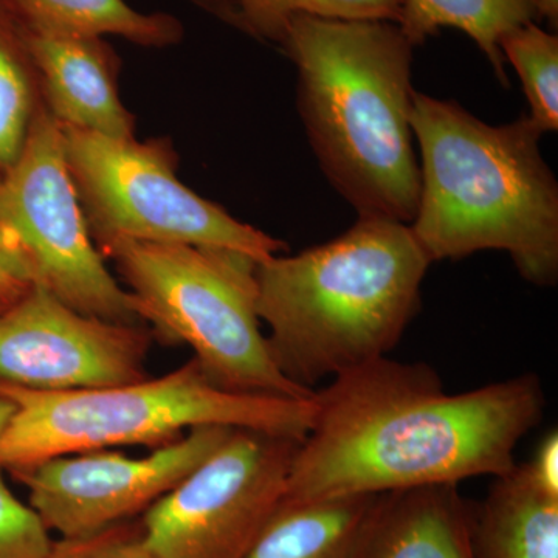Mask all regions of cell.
Segmentation results:
<instances>
[{"instance_id": "cell-1", "label": "cell", "mask_w": 558, "mask_h": 558, "mask_svg": "<svg viewBox=\"0 0 558 558\" xmlns=\"http://www.w3.org/2000/svg\"><path fill=\"white\" fill-rule=\"evenodd\" d=\"M284 499L384 495L506 475L546 409L537 374L450 395L424 362L380 357L315 389Z\"/></svg>"}, {"instance_id": "cell-2", "label": "cell", "mask_w": 558, "mask_h": 558, "mask_svg": "<svg viewBox=\"0 0 558 558\" xmlns=\"http://www.w3.org/2000/svg\"><path fill=\"white\" fill-rule=\"evenodd\" d=\"M319 168L359 218L413 222L421 196L410 113L413 51L399 24L296 16L279 44Z\"/></svg>"}, {"instance_id": "cell-3", "label": "cell", "mask_w": 558, "mask_h": 558, "mask_svg": "<svg viewBox=\"0 0 558 558\" xmlns=\"http://www.w3.org/2000/svg\"><path fill=\"white\" fill-rule=\"evenodd\" d=\"M421 196L410 223L432 263L506 252L538 288L558 279V183L527 116L490 126L457 101L414 90Z\"/></svg>"}, {"instance_id": "cell-4", "label": "cell", "mask_w": 558, "mask_h": 558, "mask_svg": "<svg viewBox=\"0 0 558 558\" xmlns=\"http://www.w3.org/2000/svg\"><path fill=\"white\" fill-rule=\"evenodd\" d=\"M432 260L409 223L359 218L336 240L256 266V310L278 369L319 381L387 357L421 310Z\"/></svg>"}, {"instance_id": "cell-5", "label": "cell", "mask_w": 558, "mask_h": 558, "mask_svg": "<svg viewBox=\"0 0 558 558\" xmlns=\"http://www.w3.org/2000/svg\"><path fill=\"white\" fill-rule=\"evenodd\" d=\"M14 411L0 438V465L113 447L168 446L199 427L250 429L303 440L314 421L310 399L238 395L216 387L199 363L119 387L43 392L0 385Z\"/></svg>"}, {"instance_id": "cell-6", "label": "cell", "mask_w": 558, "mask_h": 558, "mask_svg": "<svg viewBox=\"0 0 558 558\" xmlns=\"http://www.w3.org/2000/svg\"><path fill=\"white\" fill-rule=\"evenodd\" d=\"M116 263L140 322L193 349L216 387L238 395L310 399L271 359L256 310V263L233 250L113 240L98 245Z\"/></svg>"}, {"instance_id": "cell-7", "label": "cell", "mask_w": 558, "mask_h": 558, "mask_svg": "<svg viewBox=\"0 0 558 558\" xmlns=\"http://www.w3.org/2000/svg\"><path fill=\"white\" fill-rule=\"evenodd\" d=\"M62 128V126H61ZM65 159L95 245L113 240L233 250L263 263L284 252L175 175L168 138L140 143L62 128Z\"/></svg>"}, {"instance_id": "cell-8", "label": "cell", "mask_w": 558, "mask_h": 558, "mask_svg": "<svg viewBox=\"0 0 558 558\" xmlns=\"http://www.w3.org/2000/svg\"><path fill=\"white\" fill-rule=\"evenodd\" d=\"M0 226L24 250L36 284L72 310L116 323L140 322L131 293L106 266L65 159L64 132L40 106L16 161L0 172Z\"/></svg>"}, {"instance_id": "cell-9", "label": "cell", "mask_w": 558, "mask_h": 558, "mask_svg": "<svg viewBox=\"0 0 558 558\" xmlns=\"http://www.w3.org/2000/svg\"><path fill=\"white\" fill-rule=\"evenodd\" d=\"M301 440L233 429L178 486L143 512L153 558H245L281 505Z\"/></svg>"}, {"instance_id": "cell-10", "label": "cell", "mask_w": 558, "mask_h": 558, "mask_svg": "<svg viewBox=\"0 0 558 558\" xmlns=\"http://www.w3.org/2000/svg\"><path fill=\"white\" fill-rule=\"evenodd\" d=\"M234 428L199 427L131 458L116 450L64 454L10 470L49 531L84 537L145 512L229 438Z\"/></svg>"}, {"instance_id": "cell-11", "label": "cell", "mask_w": 558, "mask_h": 558, "mask_svg": "<svg viewBox=\"0 0 558 558\" xmlns=\"http://www.w3.org/2000/svg\"><path fill=\"white\" fill-rule=\"evenodd\" d=\"M153 332L81 314L33 286L0 311V385L62 392L148 379Z\"/></svg>"}, {"instance_id": "cell-12", "label": "cell", "mask_w": 558, "mask_h": 558, "mask_svg": "<svg viewBox=\"0 0 558 558\" xmlns=\"http://www.w3.org/2000/svg\"><path fill=\"white\" fill-rule=\"evenodd\" d=\"M28 44L44 105L62 128L134 137V117L120 100V58L108 40L28 31Z\"/></svg>"}, {"instance_id": "cell-13", "label": "cell", "mask_w": 558, "mask_h": 558, "mask_svg": "<svg viewBox=\"0 0 558 558\" xmlns=\"http://www.w3.org/2000/svg\"><path fill=\"white\" fill-rule=\"evenodd\" d=\"M472 510L458 484L380 495L357 558H475Z\"/></svg>"}, {"instance_id": "cell-14", "label": "cell", "mask_w": 558, "mask_h": 558, "mask_svg": "<svg viewBox=\"0 0 558 558\" xmlns=\"http://www.w3.org/2000/svg\"><path fill=\"white\" fill-rule=\"evenodd\" d=\"M472 546L475 558H558V497L517 464L473 508Z\"/></svg>"}, {"instance_id": "cell-15", "label": "cell", "mask_w": 558, "mask_h": 558, "mask_svg": "<svg viewBox=\"0 0 558 558\" xmlns=\"http://www.w3.org/2000/svg\"><path fill=\"white\" fill-rule=\"evenodd\" d=\"M379 497L282 499L245 558H357Z\"/></svg>"}, {"instance_id": "cell-16", "label": "cell", "mask_w": 558, "mask_h": 558, "mask_svg": "<svg viewBox=\"0 0 558 558\" xmlns=\"http://www.w3.org/2000/svg\"><path fill=\"white\" fill-rule=\"evenodd\" d=\"M28 31L54 36H119L145 49L178 46L185 35L170 13H143L126 0H10Z\"/></svg>"}, {"instance_id": "cell-17", "label": "cell", "mask_w": 558, "mask_h": 558, "mask_svg": "<svg viewBox=\"0 0 558 558\" xmlns=\"http://www.w3.org/2000/svg\"><path fill=\"white\" fill-rule=\"evenodd\" d=\"M538 20L537 0H403L399 27L414 47L442 28L465 33L486 54L502 86H509L499 40Z\"/></svg>"}, {"instance_id": "cell-18", "label": "cell", "mask_w": 558, "mask_h": 558, "mask_svg": "<svg viewBox=\"0 0 558 558\" xmlns=\"http://www.w3.org/2000/svg\"><path fill=\"white\" fill-rule=\"evenodd\" d=\"M43 105L27 25L10 0H0V172L20 157Z\"/></svg>"}, {"instance_id": "cell-19", "label": "cell", "mask_w": 558, "mask_h": 558, "mask_svg": "<svg viewBox=\"0 0 558 558\" xmlns=\"http://www.w3.org/2000/svg\"><path fill=\"white\" fill-rule=\"evenodd\" d=\"M403 0H208L207 11L252 38L281 44L296 16L399 24Z\"/></svg>"}, {"instance_id": "cell-20", "label": "cell", "mask_w": 558, "mask_h": 558, "mask_svg": "<svg viewBox=\"0 0 558 558\" xmlns=\"http://www.w3.org/2000/svg\"><path fill=\"white\" fill-rule=\"evenodd\" d=\"M499 51L519 73L529 102V120L539 131L558 128V38L537 22L513 28L499 40Z\"/></svg>"}, {"instance_id": "cell-21", "label": "cell", "mask_w": 558, "mask_h": 558, "mask_svg": "<svg viewBox=\"0 0 558 558\" xmlns=\"http://www.w3.org/2000/svg\"><path fill=\"white\" fill-rule=\"evenodd\" d=\"M51 545L49 529L13 494L0 465V558H44Z\"/></svg>"}, {"instance_id": "cell-22", "label": "cell", "mask_w": 558, "mask_h": 558, "mask_svg": "<svg viewBox=\"0 0 558 558\" xmlns=\"http://www.w3.org/2000/svg\"><path fill=\"white\" fill-rule=\"evenodd\" d=\"M44 558H153L145 548L140 523L130 520L84 537L53 539Z\"/></svg>"}, {"instance_id": "cell-23", "label": "cell", "mask_w": 558, "mask_h": 558, "mask_svg": "<svg viewBox=\"0 0 558 558\" xmlns=\"http://www.w3.org/2000/svg\"><path fill=\"white\" fill-rule=\"evenodd\" d=\"M36 286L35 271L20 242L0 226V303L10 306Z\"/></svg>"}, {"instance_id": "cell-24", "label": "cell", "mask_w": 558, "mask_h": 558, "mask_svg": "<svg viewBox=\"0 0 558 558\" xmlns=\"http://www.w3.org/2000/svg\"><path fill=\"white\" fill-rule=\"evenodd\" d=\"M532 480L546 494L558 497V433H548L539 444L534 458L526 462Z\"/></svg>"}, {"instance_id": "cell-25", "label": "cell", "mask_w": 558, "mask_h": 558, "mask_svg": "<svg viewBox=\"0 0 558 558\" xmlns=\"http://www.w3.org/2000/svg\"><path fill=\"white\" fill-rule=\"evenodd\" d=\"M539 17L548 20L550 27L558 25V0H537Z\"/></svg>"}, {"instance_id": "cell-26", "label": "cell", "mask_w": 558, "mask_h": 558, "mask_svg": "<svg viewBox=\"0 0 558 558\" xmlns=\"http://www.w3.org/2000/svg\"><path fill=\"white\" fill-rule=\"evenodd\" d=\"M14 405L10 399L5 396L0 395V438H2L3 432H5L7 425H9L11 414H13Z\"/></svg>"}, {"instance_id": "cell-27", "label": "cell", "mask_w": 558, "mask_h": 558, "mask_svg": "<svg viewBox=\"0 0 558 558\" xmlns=\"http://www.w3.org/2000/svg\"><path fill=\"white\" fill-rule=\"evenodd\" d=\"M189 2L194 3V5L199 7L202 10H205V7H207V0H189Z\"/></svg>"}, {"instance_id": "cell-28", "label": "cell", "mask_w": 558, "mask_h": 558, "mask_svg": "<svg viewBox=\"0 0 558 558\" xmlns=\"http://www.w3.org/2000/svg\"><path fill=\"white\" fill-rule=\"evenodd\" d=\"M3 307H7V306H3V304H2V303H0V311H2V310H3Z\"/></svg>"}]
</instances>
